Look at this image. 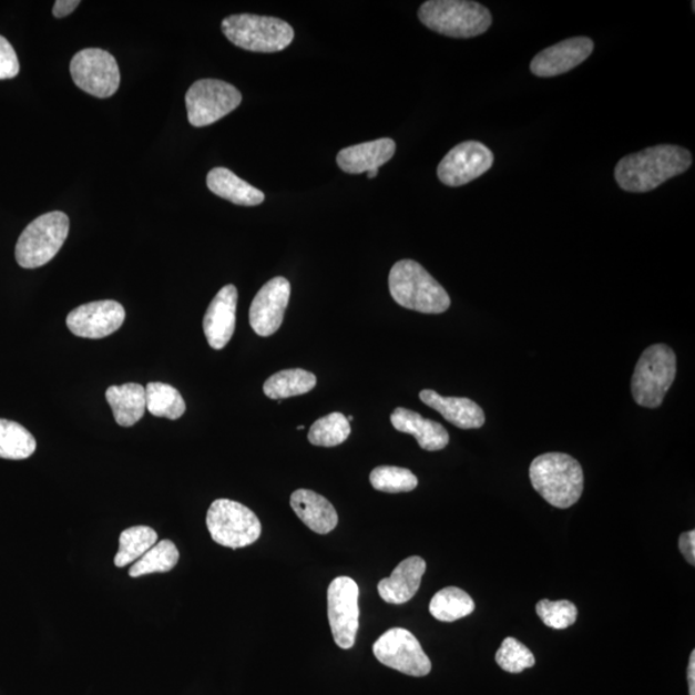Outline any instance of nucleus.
I'll return each instance as SVG.
<instances>
[{
	"label": "nucleus",
	"instance_id": "f257e3e1",
	"mask_svg": "<svg viewBox=\"0 0 695 695\" xmlns=\"http://www.w3.org/2000/svg\"><path fill=\"white\" fill-rule=\"evenodd\" d=\"M692 163L688 150L675 145H658L621 159L614 177L622 190L644 194L685 173Z\"/></svg>",
	"mask_w": 695,
	"mask_h": 695
},
{
	"label": "nucleus",
	"instance_id": "f03ea898",
	"mask_svg": "<svg viewBox=\"0 0 695 695\" xmlns=\"http://www.w3.org/2000/svg\"><path fill=\"white\" fill-rule=\"evenodd\" d=\"M389 290L399 306L420 314H443L451 306L443 286L415 260H399L391 267Z\"/></svg>",
	"mask_w": 695,
	"mask_h": 695
},
{
	"label": "nucleus",
	"instance_id": "7ed1b4c3",
	"mask_svg": "<svg viewBox=\"0 0 695 695\" xmlns=\"http://www.w3.org/2000/svg\"><path fill=\"white\" fill-rule=\"evenodd\" d=\"M530 478L533 489L555 508H571L582 497L583 471L580 462L570 454H541L531 463Z\"/></svg>",
	"mask_w": 695,
	"mask_h": 695
},
{
	"label": "nucleus",
	"instance_id": "20e7f679",
	"mask_svg": "<svg viewBox=\"0 0 695 695\" xmlns=\"http://www.w3.org/2000/svg\"><path fill=\"white\" fill-rule=\"evenodd\" d=\"M419 19L436 33L459 39L484 34L492 25L489 8L467 0H429L420 7Z\"/></svg>",
	"mask_w": 695,
	"mask_h": 695
},
{
	"label": "nucleus",
	"instance_id": "39448f33",
	"mask_svg": "<svg viewBox=\"0 0 695 695\" xmlns=\"http://www.w3.org/2000/svg\"><path fill=\"white\" fill-rule=\"evenodd\" d=\"M222 30L231 43L251 52L284 51L294 40L289 23L268 16L232 14L223 20Z\"/></svg>",
	"mask_w": 695,
	"mask_h": 695
},
{
	"label": "nucleus",
	"instance_id": "423d86ee",
	"mask_svg": "<svg viewBox=\"0 0 695 695\" xmlns=\"http://www.w3.org/2000/svg\"><path fill=\"white\" fill-rule=\"evenodd\" d=\"M70 221L65 213L40 215L23 229L16 245V260L22 268L34 269L50 263L69 236Z\"/></svg>",
	"mask_w": 695,
	"mask_h": 695
},
{
	"label": "nucleus",
	"instance_id": "0eeeda50",
	"mask_svg": "<svg viewBox=\"0 0 695 695\" xmlns=\"http://www.w3.org/2000/svg\"><path fill=\"white\" fill-rule=\"evenodd\" d=\"M676 355L665 345H654L643 351L635 367L631 391L635 402L646 409H657L676 377Z\"/></svg>",
	"mask_w": 695,
	"mask_h": 695
},
{
	"label": "nucleus",
	"instance_id": "6e6552de",
	"mask_svg": "<svg viewBox=\"0 0 695 695\" xmlns=\"http://www.w3.org/2000/svg\"><path fill=\"white\" fill-rule=\"evenodd\" d=\"M206 527L215 542L229 549L251 546L262 533L258 517L243 503L227 499L212 503L207 510Z\"/></svg>",
	"mask_w": 695,
	"mask_h": 695
},
{
	"label": "nucleus",
	"instance_id": "1a4fd4ad",
	"mask_svg": "<svg viewBox=\"0 0 695 695\" xmlns=\"http://www.w3.org/2000/svg\"><path fill=\"white\" fill-rule=\"evenodd\" d=\"M242 101V93L232 84L217 79L198 80L186 94L188 122L196 127L211 125L231 114Z\"/></svg>",
	"mask_w": 695,
	"mask_h": 695
},
{
	"label": "nucleus",
	"instance_id": "9d476101",
	"mask_svg": "<svg viewBox=\"0 0 695 695\" xmlns=\"http://www.w3.org/2000/svg\"><path fill=\"white\" fill-rule=\"evenodd\" d=\"M70 73L80 90L99 99L114 95L120 85V70L113 54L100 48L78 52L70 63Z\"/></svg>",
	"mask_w": 695,
	"mask_h": 695
},
{
	"label": "nucleus",
	"instance_id": "9b49d317",
	"mask_svg": "<svg viewBox=\"0 0 695 695\" xmlns=\"http://www.w3.org/2000/svg\"><path fill=\"white\" fill-rule=\"evenodd\" d=\"M377 660L399 673L421 677L431 671V662L419 641L409 630L396 627L388 630L374 644Z\"/></svg>",
	"mask_w": 695,
	"mask_h": 695
},
{
	"label": "nucleus",
	"instance_id": "f8f14e48",
	"mask_svg": "<svg viewBox=\"0 0 695 695\" xmlns=\"http://www.w3.org/2000/svg\"><path fill=\"white\" fill-rule=\"evenodd\" d=\"M359 589L354 579H335L327 590V614L335 644L350 650L356 643L359 627Z\"/></svg>",
	"mask_w": 695,
	"mask_h": 695
},
{
	"label": "nucleus",
	"instance_id": "ddd939ff",
	"mask_svg": "<svg viewBox=\"0 0 695 695\" xmlns=\"http://www.w3.org/2000/svg\"><path fill=\"white\" fill-rule=\"evenodd\" d=\"M493 154L483 143L477 141L462 142L453 147L438 165V178L446 186L460 187L468 185L493 165Z\"/></svg>",
	"mask_w": 695,
	"mask_h": 695
},
{
	"label": "nucleus",
	"instance_id": "4468645a",
	"mask_svg": "<svg viewBox=\"0 0 695 695\" xmlns=\"http://www.w3.org/2000/svg\"><path fill=\"white\" fill-rule=\"evenodd\" d=\"M125 321V309L115 300L88 303L71 310L67 324L79 338L102 339L116 333Z\"/></svg>",
	"mask_w": 695,
	"mask_h": 695
},
{
	"label": "nucleus",
	"instance_id": "2eb2a0df",
	"mask_svg": "<svg viewBox=\"0 0 695 695\" xmlns=\"http://www.w3.org/2000/svg\"><path fill=\"white\" fill-rule=\"evenodd\" d=\"M292 285L285 277L272 278L255 295L251 306L252 329L259 337H270L282 327L287 305H289Z\"/></svg>",
	"mask_w": 695,
	"mask_h": 695
},
{
	"label": "nucleus",
	"instance_id": "dca6fc26",
	"mask_svg": "<svg viewBox=\"0 0 695 695\" xmlns=\"http://www.w3.org/2000/svg\"><path fill=\"white\" fill-rule=\"evenodd\" d=\"M594 51V42L590 38L578 37L546 48L534 55L531 62L533 75L540 78L558 76L581 65Z\"/></svg>",
	"mask_w": 695,
	"mask_h": 695
},
{
	"label": "nucleus",
	"instance_id": "f3484780",
	"mask_svg": "<svg viewBox=\"0 0 695 695\" xmlns=\"http://www.w3.org/2000/svg\"><path fill=\"white\" fill-rule=\"evenodd\" d=\"M237 289L227 285L212 300L204 316V334L209 346L215 350L225 348L236 326Z\"/></svg>",
	"mask_w": 695,
	"mask_h": 695
},
{
	"label": "nucleus",
	"instance_id": "a211bd4d",
	"mask_svg": "<svg viewBox=\"0 0 695 695\" xmlns=\"http://www.w3.org/2000/svg\"><path fill=\"white\" fill-rule=\"evenodd\" d=\"M427 571V563L420 556H410L396 566L390 578L381 580L378 585L382 601L401 605L410 602L417 595L422 576Z\"/></svg>",
	"mask_w": 695,
	"mask_h": 695
},
{
	"label": "nucleus",
	"instance_id": "6ab92c4d",
	"mask_svg": "<svg viewBox=\"0 0 695 695\" xmlns=\"http://www.w3.org/2000/svg\"><path fill=\"white\" fill-rule=\"evenodd\" d=\"M395 154L396 142L390 139H380L343 149L338 154L337 163L340 170L348 174L369 173L379 171V167L388 163Z\"/></svg>",
	"mask_w": 695,
	"mask_h": 695
},
{
	"label": "nucleus",
	"instance_id": "aec40b11",
	"mask_svg": "<svg viewBox=\"0 0 695 695\" xmlns=\"http://www.w3.org/2000/svg\"><path fill=\"white\" fill-rule=\"evenodd\" d=\"M420 399L454 427L478 429L484 426L486 415L481 406L469 398L443 397L435 390L426 389L420 391Z\"/></svg>",
	"mask_w": 695,
	"mask_h": 695
},
{
	"label": "nucleus",
	"instance_id": "412c9836",
	"mask_svg": "<svg viewBox=\"0 0 695 695\" xmlns=\"http://www.w3.org/2000/svg\"><path fill=\"white\" fill-rule=\"evenodd\" d=\"M390 421L396 430L417 438L422 450H443L450 442L449 431L437 421L425 419L420 413L403 409V407H398L391 413Z\"/></svg>",
	"mask_w": 695,
	"mask_h": 695
},
{
	"label": "nucleus",
	"instance_id": "4be33fe9",
	"mask_svg": "<svg viewBox=\"0 0 695 695\" xmlns=\"http://www.w3.org/2000/svg\"><path fill=\"white\" fill-rule=\"evenodd\" d=\"M294 513L309 530L327 534L338 525L339 517L333 503L314 491L298 490L290 499Z\"/></svg>",
	"mask_w": 695,
	"mask_h": 695
},
{
	"label": "nucleus",
	"instance_id": "5701e85b",
	"mask_svg": "<svg viewBox=\"0 0 695 695\" xmlns=\"http://www.w3.org/2000/svg\"><path fill=\"white\" fill-rule=\"evenodd\" d=\"M207 188L214 195L243 206H255L265 202V194L249 183L238 178L227 167H214L206 177Z\"/></svg>",
	"mask_w": 695,
	"mask_h": 695
},
{
	"label": "nucleus",
	"instance_id": "b1692460",
	"mask_svg": "<svg viewBox=\"0 0 695 695\" xmlns=\"http://www.w3.org/2000/svg\"><path fill=\"white\" fill-rule=\"evenodd\" d=\"M106 399L120 427H133L146 411V389L135 382L113 386L106 390Z\"/></svg>",
	"mask_w": 695,
	"mask_h": 695
},
{
	"label": "nucleus",
	"instance_id": "393cba45",
	"mask_svg": "<svg viewBox=\"0 0 695 695\" xmlns=\"http://www.w3.org/2000/svg\"><path fill=\"white\" fill-rule=\"evenodd\" d=\"M316 385L315 374L301 369H292L272 375L263 386V391L269 399L283 401L285 398L306 395Z\"/></svg>",
	"mask_w": 695,
	"mask_h": 695
},
{
	"label": "nucleus",
	"instance_id": "a878e982",
	"mask_svg": "<svg viewBox=\"0 0 695 695\" xmlns=\"http://www.w3.org/2000/svg\"><path fill=\"white\" fill-rule=\"evenodd\" d=\"M476 610L473 599L459 587H446L431 599L429 612L438 621L453 622L469 616Z\"/></svg>",
	"mask_w": 695,
	"mask_h": 695
},
{
	"label": "nucleus",
	"instance_id": "bb28decb",
	"mask_svg": "<svg viewBox=\"0 0 695 695\" xmlns=\"http://www.w3.org/2000/svg\"><path fill=\"white\" fill-rule=\"evenodd\" d=\"M157 542V533L147 525L131 527L120 534L114 563L117 569L134 564Z\"/></svg>",
	"mask_w": 695,
	"mask_h": 695
},
{
	"label": "nucleus",
	"instance_id": "cd10ccee",
	"mask_svg": "<svg viewBox=\"0 0 695 695\" xmlns=\"http://www.w3.org/2000/svg\"><path fill=\"white\" fill-rule=\"evenodd\" d=\"M37 450L33 435L19 422L0 419V459L25 460Z\"/></svg>",
	"mask_w": 695,
	"mask_h": 695
},
{
	"label": "nucleus",
	"instance_id": "c85d7f7f",
	"mask_svg": "<svg viewBox=\"0 0 695 695\" xmlns=\"http://www.w3.org/2000/svg\"><path fill=\"white\" fill-rule=\"evenodd\" d=\"M146 389V410L157 418L177 420L186 412L185 399L180 391L164 382H149Z\"/></svg>",
	"mask_w": 695,
	"mask_h": 695
},
{
	"label": "nucleus",
	"instance_id": "c756f323",
	"mask_svg": "<svg viewBox=\"0 0 695 695\" xmlns=\"http://www.w3.org/2000/svg\"><path fill=\"white\" fill-rule=\"evenodd\" d=\"M180 561V551L171 540L156 542L130 570L132 579L171 572Z\"/></svg>",
	"mask_w": 695,
	"mask_h": 695
},
{
	"label": "nucleus",
	"instance_id": "7c9ffc66",
	"mask_svg": "<svg viewBox=\"0 0 695 695\" xmlns=\"http://www.w3.org/2000/svg\"><path fill=\"white\" fill-rule=\"evenodd\" d=\"M350 436V425L345 415L333 412L310 427L308 439L311 444L335 447L345 443Z\"/></svg>",
	"mask_w": 695,
	"mask_h": 695
},
{
	"label": "nucleus",
	"instance_id": "2f4dec72",
	"mask_svg": "<svg viewBox=\"0 0 695 695\" xmlns=\"http://www.w3.org/2000/svg\"><path fill=\"white\" fill-rule=\"evenodd\" d=\"M375 490L387 493L410 492L417 489L418 478L411 470L398 467L375 468L370 474Z\"/></svg>",
	"mask_w": 695,
	"mask_h": 695
},
{
	"label": "nucleus",
	"instance_id": "473e14b6",
	"mask_svg": "<svg viewBox=\"0 0 695 695\" xmlns=\"http://www.w3.org/2000/svg\"><path fill=\"white\" fill-rule=\"evenodd\" d=\"M498 665L507 673L521 674L536 663L533 653L514 637H507L497 653Z\"/></svg>",
	"mask_w": 695,
	"mask_h": 695
},
{
	"label": "nucleus",
	"instance_id": "72a5a7b5",
	"mask_svg": "<svg viewBox=\"0 0 695 695\" xmlns=\"http://www.w3.org/2000/svg\"><path fill=\"white\" fill-rule=\"evenodd\" d=\"M539 617L548 627L555 630L569 628L579 616L578 606L569 601H541L536 605Z\"/></svg>",
	"mask_w": 695,
	"mask_h": 695
},
{
	"label": "nucleus",
	"instance_id": "f704fd0d",
	"mask_svg": "<svg viewBox=\"0 0 695 695\" xmlns=\"http://www.w3.org/2000/svg\"><path fill=\"white\" fill-rule=\"evenodd\" d=\"M20 73V62L13 47L0 35V80L12 79Z\"/></svg>",
	"mask_w": 695,
	"mask_h": 695
},
{
	"label": "nucleus",
	"instance_id": "c9c22d12",
	"mask_svg": "<svg viewBox=\"0 0 695 695\" xmlns=\"http://www.w3.org/2000/svg\"><path fill=\"white\" fill-rule=\"evenodd\" d=\"M678 549H681L686 562L695 564V532L689 531L682 534L678 539Z\"/></svg>",
	"mask_w": 695,
	"mask_h": 695
},
{
	"label": "nucleus",
	"instance_id": "e433bc0d",
	"mask_svg": "<svg viewBox=\"0 0 695 695\" xmlns=\"http://www.w3.org/2000/svg\"><path fill=\"white\" fill-rule=\"evenodd\" d=\"M78 6H80L79 0H59L53 6V16L58 19L65 18V16L73 13Z\"/></svg>",
	"mask_w": 695,
	"mask_h": 695
},
{
	"label": "nucleus",
	"instance_id": "4c0bfd02",
	"mask_svg": "<svg viewBox=\"0 0 695 695\" xmlns=\"http://www.w3.org/2000/svg\"><path fill=\"white\" fill-rule=\"evenodd\" d=\"M689 695H695V652H692L688 667Z\"/></svg>",
	"mask_w": 695,
	"mask_h": 695
},
{
	"label": "nucleus",
	"instance_id": "58836bf2",
	"mask_svg": "<svg viewBox=\"0 0 695 695\" xmlns=\"http://www.w3.org/2000/svg\"><path fill=\"white\" fill-rule=\"evenodd\" d=\"M379 171H371L369 173H367V177H369L370 180L378 177Z\"/></svg>",
	"mask_w": 695,
	"mask_h": 695
},
{
	"label": "nucleus",
	"instance_id": "ea45409f",
	"mask_svg": "<svg viewBox=\"0 0 695 695\" xmlns=\"http://www.w3.org/2000/svg\"><path fill=\"white\" fill-rule=\"evenodd\" d=\"M303 429H305V426H299L298 427V430H303Z\"/></svg>",
	"mask_w": 695,
	"mask_h": 695
}]
</instances>
